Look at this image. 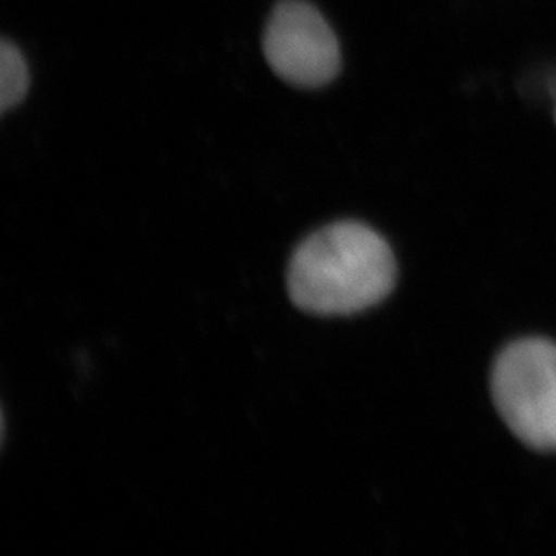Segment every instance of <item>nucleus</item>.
I'll return each instance as SVG.
<instances>
[{"label": "nucleus", "instance_id": "obj_1", "mask_svg": "<svg viewBox=\"0 0 556 556\" xmlns=\"http://www.w3.org/2000/svg\"><path fill=\"white\" fill-rule=\"evenodd\" d=\"M396 281L393 252L377 231L337 222L306 238L289 265L295 306L315 315H352L386 300Z\"/></svg>", "mask_w": 556, "mask_h": 556}, {"label": "nucleus", "instance_id": "obj_2", "mask_svg": "<svg viewBox=\"0 0 556 556\" xmlns=\"http://www.w3.org/2000/svg\"><path fill=\"white\" fill-rule=\"evenodd\" d=\"M492 393L519 440L556 451V346L542 339L515 342L495 363Z\"/></svg>", "mask_w": 556, "mask_h": 556}, {"label": "nucleus", "instance_id": "obj_3", "mask_svg": "<svg viewBox=\"0 0 556 556\" xmlns=\"http://www.w3.org/2000/svg\"><path fill=\"white\" fill-rule=\"evenodd\" d=\"M263 53L278 78L320 89L341 73V46L319 10L305 0H281L268 16Z\"/></svg>", "mask_w": 556, "mask_h": 556}, {"label": "nucleus", "instance_id": "obj_4", "mask_svg": "<svg viewBox=\"0 0 556 556\" xmlns=\"http://www.w3.org/2000/svg\"><path fill=\"white\" fill-rule=\"evenodd\" d=\"M29 90V68L21 49L10 40L0 42V111L15 109Z\"/></svg>", "mask_w": 556, "mask_h": 556}]
</instances>
